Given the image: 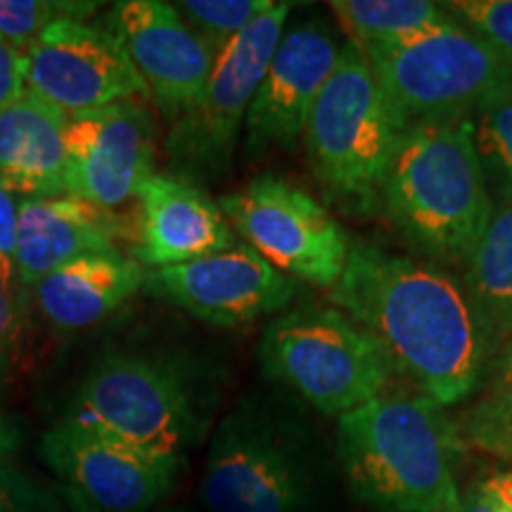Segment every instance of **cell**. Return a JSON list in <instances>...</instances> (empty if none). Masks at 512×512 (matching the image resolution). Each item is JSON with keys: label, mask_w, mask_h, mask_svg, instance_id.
<instances>
[{"label": "cell", "mask_w": 512, "mask_h": 512, "mask_svg": "<svg viewBox=\"0 0 512 512\" xmlns=\"http://www.w3.org/2000/svg\"><path fill=\"white\" fill-rule=\"evenodd\" d=\"M330 299L380 344L394 373L441 408L470 399L498 356L463 283L425 259L351 242Z\"/></svg>", "instance_id": "cell-1"}, {"label": "cell", "mask_w": 512, "mask_h": 512, "mask_svg": "<svg viewBox=\"0 0 512 512\" xmlns=\"http://www.w3.org/2000/svg\"><path fill=\"white\" fill-rule=\"evenodd\" d=\"M337 475L304 401L287 389H254L211 434L200 498L209 512H328Z\"/></svg>", "instance_id": "cell-2"}, {"label": "cell", "mask_w": 512, "mask_h": 512, "mask_svg": "<svg viewBox=\"0 0 512 512\" xmlns=\"http://www.w3.org/2000/svg\"><path fill=\"white\" fill-rule=\"evenodd\" d=\"M446 408L422 394L384 392L337 420L339 477L375 512H446L458 501L463 448Z\"/></svg>", "instance_id": "cell-3"}, {"label": "cell", "mask_w": 512, "mask_h": 512, "mask_svg": "<svg viewBox=\"0 0 512 512\" xmlns=\"http://www.w3.org/2000/svg\"><path fill=\"white\" fill-rule=\"evenodd\" d=\"M380 207L425 261L463 266L494 209L472 119H434L403 128L384 174Z\"/></svg>", "instance_id": "cell-4"}, {"label": "cell", "mask_w": 512, "mask_h": 512, "mask_svg": "<svg viewBox=\"0 0 512 512\" xmlns=\"http://www.w3.org/2000/svg\"><path fill=\"white\" fill-rule=\"evenodd\" d=\"M403 126L361 46L347 41L304 131L313 176L337 204L380 207V190Z\"/></svg>", "instance_id": "cell-5"}, {"label": "cell", "mask_w": 512, "mask_h": 512, "mask_svg": "<svg viewBox=\"0 0 512 512\" xmlns=\"http://www.w3.org/2000/svg\"><path fill=\"white\" fill-rule=\"evenodd\" d=\"M259 361L268 380L337 420L387 392L394 373L380 344L328 306L275 316L261 335Z\"/></svg>", "instance_id": "cell-6"}, {"label": "cell", "mask_w": 512, "mask_h": 512, "mask_svg": "<svg viewBox=\"0 0 512 512\" xmlns=\"http://www.w3.org/2000/svg\"><path fill=\"white\" fill-rule=\"evenodd\" d=\"M69 418L124 439L183 472L204 432V408L190 375L164 358L107 351L93 363Z\"/></svg>", "instance_id": "cell-7"}, {"label": "cell", "mask_w": 512, "mask_h": 512, "mask_svg": "<svg viewBox=\"0 0 512 512\" xmlns=\"http://www.w3.org/2000/svg\"><path fill=\"white\" fill-rule=\"evenodd\" d=\"M363 53L403 128L472 117L512 93V62L463 22Z\"/></svg>", "instance_id": "cell-8"}, {"label": "cell", "mask_w": 512, "mask_h": 512, "mask_svg": "<svg viewBox=\"0 0 512 512\" xmlns=\"http://www.w3.org/2000/svg\"><path fill=\"white\" fill-rule=\"evenodd\" d=\"M292 8L294 3H275L221 50L202 100L166 133L171 174L197 185L216 183L228 174L249 105L285 34Z\"/></svg>", "instance_id": "cell-9"}, {"label": "cell", "mask_w": 512, "mask_h": 512, "mask_svg": "<svg viewBox=\"0 0 512 512\" xmlns=\"http://www.w3.org/2000/svg\"><path fill=\"white\" fill-rule=\"evenodd\" d=\"M235 235L292 280L335 287L351 240L328 209L297 183L261 174L219 200Z\"/></svg>", "instance_id": "cell-10"}, {"label": "cell", "mask_w": 512, "mask_h": 512, "mask_svg": "<svg viewBox=\"0 0 512 512\" xmlns=\"http://www.w3.org/2000/svg\"><path fill=\"white\" fill-rule=\"evenodd\" d=\"M41 458L64 489L98 512H152L174 494L181 470L124 439L62 418L41 437Z\"/></svg>", "instance_id": "cell-11"}, {"label": "cell", "mask_w": 512, "mask_h": 512, "mask_svg": "<svg viewBox=\"0 0 512 512\" xmlns=\"http://www.w3.org/2000/svg\"><path fill=\"white\" fill-rule=\"evenodd\" d=\"M27 88L67 114L147 102L124 46L105 24L57 19L27 50Z\"/></svg>", "instance_id": "cell-12"}, {"label": "cell", "mask_w": 512, "mask_h": 512, "mask_svg": "<svg viewBox=\"0 0 512 512\" xmlns=\"http://www.w3.org/2000/svg\"><path fill=\"white\" fill-rule=\"evenodd\" d=\"M143 290L202 323L238 328L287 309L299 285L238 242L226 252L147 271Z\"/></svg>", "instance_id": "cell-13"}, {"label": "cell", "mask_w": 512, "mask_h": 512, "mask_svg": "<svg viewBox=\"0 0 512 512\" xmlns=\"http://www.w3.org/2000/svg\"><path fill=\"white\" fill-rule=\"evenodd\" d=\"M157 124L145 102L69 114L67 195L102 209L138 197L155 174Z\"/></svg>", "instance_id": "cell-14"}, {"label": "cell", "mask_w": 512, "mask_h": 512, "mask_svg": "<svg viewBox=\"0 0 512 512\" xmlns=\"http://www.w3.org/2000/svg\"><path fill=\"white\" fill-rule=\"evenodd\" d=\"M100 22L119 38L166 124L202 100L216 55L183 22L174 3L124 0Z\"/></svg>", "instance_id": "cell-15"}, {"label": "cell", "mask_w": 512, "mask_h": 512, "mask_svg": "<svg viewBox=\"0 0 512 512\" xmlns=\"http://www.w3.org/2000/svg\"><path fill=\"white\" fill-rule=\"evenodd\" d=\"M342 53L318 19L285 27L245 119V157L290 152L304 138L311 110Z\"/></svg>", "instance_id": "cell-16"}, {"label": "cell", "mask_w": 512, "mask_h": 512, "mask_svg": "<svg viewBox=\"0 0 512 512\" xmlns=\"http://www.w3.org/2000/svg\"><path fill=\"white\" fill-rule=\"evenodd\" d=\"M136 202L131 259L150 271L188 264L238 245L219 202L188 178L155 171L140 188Z\"/></svg>", "instance_id": "cell-17"}, {"label": "cell", "mask_w": 512, "mask_h": 512, "mask_svg": "<svg viewBox=\"0 0 512 512\" xmlns=\"http://www.w3.org/2000/svg\"><path fill=\"white\" fill-rule=\"evenodd\" d=\"M131 235L114 211L79 197L19 200L17 273L22 287H34L57 268L88 254L119 252V240Z\"/></svg>", "instance_id": "cell-18"}, {"label": "cell", "mask_w": 512, "mask_h": 512, "mask_svg": "<svg viewBox=\"0 0 512 512\" xmlns=\"http://www.w3.org/2000/svg\"><path fill=\"white\" fill-rule=\"evenodd\" d=\"M67 126V112L31 91L0 114V183L12 195H67Z\"/></svg>", "instance_id": "cell-19"}, {"label": "cell", "mask_w": 512, "mask_h": 512, "mask_svg": "<svg viewBox=\"0 0 512 512\" xmlns=\"http://www.w3.org/2000/svg\"><path fill=\"white\" fill-rule=\"evenodd\" d=\"M147 271L121 252L88 254L48 273L31 297L57 332H81L102 323L145 285Z\"/></svg>", "instance_id": "cell-20"}, {"label": "cell", "mask_w": 512, "mask_h": 512, "mask_svg": "<svg viewBox=\"0 0 512 512\" xmlns=\"http://www.w3.org/2000/svg\"><path fill=\"white\" fill-rule=\"evenodd\" d=\"M460 283L501 351L512 339V195L494 197L489 223L463 264Z\"/></svg>", "instance_id": "cell-21"}, {"label": "cell", "mask_w": 512, "mask_h": 512, "mask_svg": "<svg viewBox=\"0 0 512 512\" xmlns=\"http://www.w3.org/2000/svg\"><path fill=\"white\" fill-rule=\"evenodd\" d=\"M330 10L361 48L394 46L458 22L430 0H332Z\"/></svg>", "instance_id": "cell-22"}, {"label": "cell", "mask_w": 512, "mask_h": 512, "mask_svg": "<svg viewBox=\"0 0 512 512\" xmlns=\"http://www.w3.org/2000/svg\"><path fill=\"white\" fill-rule=\"evenodd\" d=\"M472 396L456 425L460 437L512 465V339L498 351Z\"/></svg>", "instance_id": "cell-23"}, {"label": "cell", "mask_w": 512, "mask_h": 512, "mask_svg": "<svg viewBox=\"0 0 512 512\" xmlns=\"http://www.w3.org/2000/svg\"><path fill=\"white\" fill-rule=\"evenodd\" d=\"M470 119L491 200L512 195V93L486 102Z\"/></svg>", "instance_id": "cell-24"}, {"label": "cell", "mask_w": 512, "mask_h": 512, "mask_svg": "<svg viewBox=\"0 0 512 512\" xmlns=\"http://www.w3.org/2000/svg\"><path fill=\"white\" fill-rule=\"evenodd\" d=\"M273 5V0H181L174 3V8L219 57L235 36H240Z\"/></svg>", "instance_id": "cell-25"}, {"label": "cell", "mask_w": 512, "mask_h": 512, "mask_svg": "<svg viewBox=\"0 0 512 512\" xmlns=\"http://www.w3.org/2000/svg\"><path fill=\"white\" fill-rule=\"evenodd\" d=\"M95 3H60V0H0V36L27 55L38 36L57 19H86Z\"/></svg>", "instance_id": "cell-26"}, {"label": "cell", "mask_w": 512, "mask_h": 512, "mask_svg": "<svg viewBox=\"0 0 512 512\" xmlns=\"http://www.w3.org/2000/svg\"><path fill=\"white\" fill-rule=\"evenodd\" d=\"M441 5L512 62V0H451Z\"/></svg>", "instance_id": "cell-27"}, {"label": "cell", "mask_w": 512, "mask_h": 512, "mask_svg": "<svg viewBox=\"0 0 512 512\" xmlns=\"http://www.w3.org/2000/svg\"><path fill=\"white\" fill-rule=\"evenodd\" d=\"M62 496L19 467L0 463V512H64Z\"/></svg>", "instance_id": "cell-28"}, {"label": "cell", "mask_w": 512, "mask_h": 512, "mask_svg": "<svg viewBox=\"0 0 512 512\" xmlns=\"http://www.w3.org/2000/svg\"><path fill=\"white\" fill-rule=\"evenodd\" d=\"M24 297L0 280V382L15 368L24 349Z\"/></svg>", "instance_id": "cell-29"}, {"label": "cell", "mask_w": 512, "mask_h": 512, "mask_svg": "<svg viewBox=\"0 0 512 512\" xmlns=\"http://www.w3.org/2000/svg\"><path fill=\"white\" fill-rule=\"evenodd\" d=\"M17 221V197L0 183V268H3V283L12 290L22 292L17 273Z\"/></svg>", "instance_id": "cell-30"}, {"label": "cell", "mask_w": 512, "mask_h": 512, "mask_svg": "<svg viewBox=\"0 0 512 512\" xmlns=\"http://www.w3.org/2000/svg\"><path fill=\"white\" fill-rule=\"evenodd\" d=\"M27 55L0 36V114L27 93Z\"/></svg>", "instance_id": "cell-31"}, {"label": "cell", "mask_w": 512, "mask_h": 512, "mask_svg": "<svg viewBox=\"0 0 512 512\" xmlns=\"http://www.w3.org/2000/svg\"><path fill=\"white\" fill-rule=\"evenodd\" d=\"M479 486H482V491L496 512H512V467L510 470L496 472L494 477H489Z\"/></svg>", "instance_id": "cell-32"}, {"label": "cell", "mask_w": 512, "mask_h": 512, "mask_svg": "<svg viewBox=\"0 0 512 512\" xmlns=\"http://www.w3.org/2000/svg\"><path fill=\"white\" fill-rule=\"evenodd\" d=\"M22 439V430H19L17 422L0 413V463L8 460L12 453H17V448L22 446Z\"/></svg>", "instance_id": "cell-33"}, {"label": "cell", "mask_w": 512, "mask_h": 512, "mask_svg": "<svg viewBox=\"0 0 512 512\" xmlns=\"http://www.w3.org/2000/svg\"><path fill=\"white\" fill-rule=\"evenodd\" d=\"M446 512H496V510L489 498H486L482 486H477V489H470L467 494L458 496V501L453 503Z\"/></svg>", "instance_id": "cell-34"}, {"label": "cell", "mask_w": 512, "mask_h": 512, "mask_svg": "<svg viewBox=\"0 0 512 512\" xmlns=\"http://www.w3.org/2000/svg\"><path fill=\"white\" fill-rule=\"evenodd\" d=\"M60 496H62V501H64V505H67L69 512H98V510H93L91 505L83 503L79 496H74L72 491L64 489V486H60ZM152 512H185V510L183 508H157Z\"/></svg>", "instance_id": "cell-35"}]
</instances>
